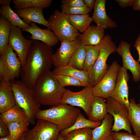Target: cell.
<instances>
[{
  "label": "cell",
  "mask_w": 140,
  "mask_h": 140,
  "mask_svg": "<svg viewBox=\"0 0 140 140\" xmlns=\"http://www.w3.org/2000/svg\"><path fill=\"white\" fill-rule=\"evenodd\" d=\"M33 41L21 71L22 82L31 89L37 80L53 65L51 47L41 41Z\"/></svg>",
  "instance_id": "obj_1"
},
{
  "label": "cell",
  "mask_w": 140,
  "mask_h": 140,
  "mask_svg": "<svg viewBox=\"0 0 140 140\" xmlns=\"http://www.w3.org/2000/svg\"><path fill=\"white\" fill-rule=\"evenodd\" d=\"M32 90L35 99L40 105L52 106L61 103L66 89L49 71L37 80Z\"/></svg>",
  "instance_id": "obj_2"
},
{
  "label": "cell",
  "mask_w": 140,
  "mask_h": 140,
  "mask_svg": "<svg viewBox=\"0 0 140 140\" xmlns=\"http://www.w3.org/2000/svg\"><path fill=\"white\" fill-rule=\"evenodd\" d=\"M80 112L78 108L61 103L48 109H40L36 118L46 120L58 126L61 131L72 126Z\"/></svg>",
  "instance_id": "obj_3"
},
{
  "label": "cell",
  "mask_w": 140,
  "mask_h": 140,
  "mask_svg": "<svg viewBox=\"0 0 140 140\" xmlns=\"http://www.w3.org/2000/svg\"><path fill=\"white\" fill-rule=\"evenodd\" d=\"M11 83L16 104L25 112L29 123L34 124L40 104L35 99L32 89L22 81H13Z\"/></svg>",
  "instance_id": "obj_4"
},
{
  "label": "cell",
  "mask_w": 140,
  "mask_h": 140,
  "mask_svg": "<svg viewBox=\"0 0 140 140\" xmlns=\"http://www.w3.org/2000/svg\"><path fill=\"white\" fill-rule=\"evenodd\" d=\"M100 51L98 58L88 73L90 84L93 87L96 85L107 71L109 66L107 60L111 53L117 52V47L111 37L107 34L100 44Z\"/></svg>",
  "instance_id": "obj_5"
},
{
  "label": "cell",
  "mask_w": 140,
  "mask_h": 140,
  "mask_svg": "<svg viewBox=\"0 0 140 140\" xmlns=\"http://www.w3.org/2000/svg\"><path fill=\"white\" fill-rule=\"evenodd\" d=\"M47 21L50 29L61 42L74 40L80 34L70 23L67 15L57 9L51 15Z\"/></svg>",
  "instance_id": "obj_6"
},
{
  "label": "cell",
  "mask_w": 140,
  "mask_h": 140,
  "mask_svg": "<svg viewBox=\"0 0 140 140\" xmlns=\"http://www.w3.org/2000/svg\"><path fill=\"white\" fill-rule=\"evenodd\" d=\"M108 113L113 118L111 131L118 132L124 130L132 134L131 125L129 119L128 108L112 98L106 99Z\"/></svg>",
  "instance_id": "obj_7"
},
{
  "label": "cell",
  "mask_w": 140,
  "mask_h": 140,
  "mask_svg": "<svg viewBox=\"0 0 140 140\" xmlns=\"http://www.w3.org/2000/svg\"><path fill=\"white\" fill-rule=\"evenodd\" d=\"M61 131L57 125L46 120L38 119L35 126L23 135V140H57Z\"/></svg>",
  "instance_id": "obj_8"
},
{
  "label": "cell",
  "mask_w": 140,
  "mask_h": 140,
  "mask_svg": "<svg viewBox=\"0 0 140 140\" xmlns=\"http://www.w3.org/2000/svg\"><path fill=\"white\" fill-rule=\"evenodd\" d=\"M93 87L90 85L77 92H74L66 89L61 103L80 107L83 109L88 116L91 110V102L94 96Z\"/></svg>",
  "instance_id": "obj_9"
},
{
  "label": "cell",
  "mask_w": 140,
  "mask_h": 140,
  "mask_svg": "<svg viewBox=\"0 0 140 140\" xmlns=\"http://www.w3.org/2000/svg\"><path fill=\"white\" fill-rule=\"evenodd\" d=\"M120 66L117 61L112 62L101 80L93 87L94 96L104 99L110 97L115 87Z\"/></svg>",
  "instance_id": "obj_10"
},
{
  "label": "cell",
  "mask_w": 140,
  "mask_h": 140,
  "mask_svg": "<svg viewBox=\"0 0 140 140\" xmlns=\"http://www.w3.org/2000/svg\"><path fill=\"white\" fill-rule=\"evenodd\" d=\"M22 31L20 28L11 25L8 43L17 54L22 67L25 64L28 52L33 41L25 38Z\"/></svg>",
  "instance_id": "obj_11"
},
{
  "label": "cell",
  "mask_w": 140,
  "mask_h": 140,
  "mask_svg": "<svg viewBox=\"0 0 140 140\" xmlns=\"http://www.w3.org/2000/svg\"><path fill=\"white\" fill-rule=\"evenodd\" d=\"M0 56L5 69L4 79L10 81L18 78L21 71V63L17 54L9 43Z\"/></svg>",
  "instance_id": "obj_12"
},
{
  "label": "cell",
  "mask_w": 140,
  "mask_h": 140,
  "mask_svg": "<svg viewBox=\"0 0 140 140\" xmlns=\"http://www.w3.org/2000/svg\"><path fill=\"white\" fill-rule=\"evenodd\" d=\"M127 70L120 66L114 89L110 97L120 102L128 108L129 104L128 82L129 79Z\"/></svg>",
  "instance_id": "obj_13"
},
{
  "label": "cell",
  "mask_w": 140,
  "mask_h": 140,
  "mask_svg": "<svg viewBox=\"0 0 140 140\" xmlns=\"http://www.w3.org/2000/svg\"><path fill=\"white\" fill-rule=\"evenodd\" d=\"M81 43L78 37L72 41L61 42L60 46L53 55V65L55 67H60L68 65L75 51Z\"/></svg>",
  "instance_id": "obj_14"
},
{
  "label": "cell",
  "mask_w": 140,
  "mask_h": 140,
  "mask_svg": "<svg viewBox=\"0 0 140 140\" xmlns=\"http://www.w3.org/2000/svg\"><path fill=\"white\" fill-rule=\"evenodd\" d=\"M130 46L127 41H122L117 47V52L122 57V66L130 71L134 81L137 82L140 80V64L132 57L130 51Z\"/></svg>",
  "instance_id": "obj_15"
},
{
  "label": "cell",
  "mask_w": 140,
  "mask_h": 140,
  "mask_svg": "<svg viewBox=\"0 0 140 140\" xmlns=\"http://www.w3.org/2000/svg\"><path fill=\"white\" fill-rule=\"evenodd\" d=\"M29 28L22 29V31L31 34L30 38L32 40L41 41L52 47L56 45L60 41L54 33L49 29H42L38 27L35 23H32Z\"/></svg>",
  "instance_id": "obj_16"
},
{
  "label": "cell",
  "mask_w": 140,
  "mask_h": 140,
  "mask_svg": "<svg viewBox=\"0 0 140 140\" xmlns=\"http://www.w3.org/2000/svg\"><path fill=\"white\" fill-rule=\"evenodd\" d=\"M106 0H96L92 18L96 25L105 29L116 27L117 25L107 14Z\"/></svg>",
  "instance_id": "obj_17"
},
{
  "label": "cell",
  "mask_w": 140,
  "mask_h": 140,
  "mask_svg": "<svg viewBox=\"0 0 140 140\" xmlns=\"http://www.w3.org/2000/svg\"><path fill=\"white\" fill-rule=\"evenodd\" d=\"M43 9L41 8H24L16 9V12L26 24L30 25L32 23H37L45 26L50 29L48 21L44 17Z\"/></svg>",
  "instance_id": "obj_18"
},
{
  "label": "cell",
  "mask_w": 140,
  "mask_h": 140,
  "mask_svg": "<svg viewBox=\"0 0 140 140\" xmlns=\"http://www.w3.org/2000/svg\"><path fill=\"white\" fill-rule=\"evenodd\" d=\"M16 105L11 82L4 79L0 84V113L1 114Z\"/></svg>",
  "instance_id": "obj_19"
},
{
  "label": "cell",
  "mask_w": 140,
  "mask_h": 140,
  "mask_svg": "<svg viewBox=\"0 0 140 140\" xmlns=\"http://www.w3.org/2000/svg\"><path fill=\"white\" fill-rule=\"evenodd\" d=\"M104 29L97 25L90 26L78 37L81 44L86 46H95L99 44L103 39Z\"/></svg>",
  "instance_id": "obj_20"
},
{
  "label": "cell",
  "mask_w": 140,
  "mask_h": 140,
  "mask_svg": "<svg viewBox=\"0 0 140 140\" xmlns=\"http://www.w3.org/2000/svg\"><path fill=\"white\" fill-rule=\"evenodd\" d=\"M91 110L88 119L95 122H101L108 114L104 99L93 96L90 103Z\"/></svg>",
  "instance_id": "obj_21"
},
{
  "label": "cell",
  "mask_w": 140,
  "mask_h": 140,
  "mask_svg": "<svg viewBox=\"0 0 140 140\" xmlns=\"http://www.w3.org/2000/svg\"><path fill=\"white\" fill-rule=\"evenodd\" d=\"M51 72L54 75H68L79 80L87 86L90 85L88 72L78 69L68 65L60 67H55Z\"/></svg>",
  "instance_id": "obj_22"
},
{
  "label": "cell",
  "mask_w": 140,
  "mask_h": 140,
  "mask_svg": "<svg viewBox=\"0 0 140 140\" xmlns=\"http://www.w3.org/2000/svg\"><path fill=\"white\" fill-rule=\"evenodd\" d=\"M113 118L108 113L101 124L92 130V140H104L111 135Z\"/></svg>",
  "instance_id": "obj_23"
},
{
  "label": "cell",
  "mask_w": 140,
  "mask_h": 140,
  "mask_svg": "<svg viewBox=\"0 0 140 140\" xmlns=\"http://www.w3.org/2000/svg\"><path fill=\"white\" fill-rule=\"evenodd\" d=\"M129 119L135 135L140 137V103H136L135 100H129L128 108Z\"/></svg>",
  "instance_id": "obj_24"
},
{
  "label": "cell",
  "mask_w": 140,
  "mask_h": 140,
  "mask_svg": "<svg viewBox=\"0 0 140 140\" xmlns=\"http://www.w3.org/2000/svg\"><path fill=\"white\" fill-rule=\"evenodd\" d=\"M0 13L2 16L7 19L11 23L12 26H15L23 29L29 28L30 25L25 23L15 12L10 6L1 5Z\"/></svg>",
  "instance_id": "obj_25"
},
{
  "label": "cell",
  "mask_w": 140,
  "mask_h": 140,
  "mask_svg": "<svg viewBox=\"0 0 140 140\" xmlns=\"http://www.w3.org/2000/svg\"><path fill=\"white\" fill-rule=\"evenodd\" d=\"M25 118H27L25 113L16 104L0 115V118L7 125L12 122Z\"/></svg>",
  "instance_id": "obj_26"
},
{
  "label": "cell",
  "mask_w": 140,
  "mask_h": 140,
  "mask_svg": "<svg viewBox=\"0 0 140 140\" xmlns=\"http://www.w3.org/2000/svg\"><path fill=\"white\" fill-rule=\"evenodd\" d=\"M70 23L79 32L83 33L90 26L93 21L88 14L79 15H67Z\"/></svg>",
  "instance_id": "obj_27"
},
{
  "label": "cell",
  "mask_w": 140,
  "mask_h": 140,
  "mask_svg": "<svg viewBox=\"0 0 140 140\" xmlns=\"http://www.w3.org/2000/svg\"><path fill=\"white\" fill-rule=\"evenodd\" d=\"M101 122H95L87 119L80 112L73 124L70 127L61 131L60 133L64 136L69 132L75 130L86 128L94 129L99 126Z\"/></svg>",
  "instance_id": "obj_28"
},
{
  "label": "cell",
  "mask_w": 140,
  "mask_h": 140,
  "mask_svg": "<svg viewBox=\"0 0 140 140\" xmlns=\"http://www.w3.org/2000/svg\"><path fill=\"white\" fill-rule=\"evenodd\" d=\"M52 0H13V3L16 9L24 8L44 9L51 5Z\"/></svg>",
  "instance_id": "obj_29"
},
{
  "label": "cell",
  "mask_w": 140,
  "mask_h": 140,
  "mask_svg": "<svg viewBox=\"0 0 140 140\" xmlns=\"http://www.w3.org/2000/svg\"><path fill=\"white\" fill-rule=\"evenodd\" d=\"M29 123L27 118L10 123L7 125L10 135L12 138L19 140L28 129Z\"/></svg>",
  "instance_id": "obj_30"
},
{
  "label": "cell",
  "mask_w": 140,
  "mask_h": 140,
  "mask_svg": "<svg viewBox=\"0 0 140 140\" xmlns=\"http://www.w3.org/2000/svg\"><path fill=\"white\" fill-rule=\"evenodd\" d=\"M86 57L83 70L89 72L99 56L100 44L93 46H85Z\"/></svg>",
  "instance_id": "obj_31"
},
{
  "label": "cell",
  "mask_w": 140,
  "mask_h": 140,
  "mask_svg": "<svg viewBox=\"0 0 140 140\" xmlns=\"http://www.w3.org/2000/svg\"><path fill=\"white\" fill-rule=\"evenodd\" d=\"M11 25L7 19L0 18V55H1L8 44Z\"/></svg>",
  "instance_id": "obj_32"
},
{
  "label": "cell",
  "mask_w": 140,
  "mask_h": 140,
  "mask_svg": "<svg viewBox=\"0 0 140 140\" xmlns=\"http://www.w3.org/2000/svg\"><path fill=\"white\" fill-rule=\"evenodd\" d=\"M86 57L85 46L81 43L72 55L68 65L83 70Z\"/></svg>",
  "instance_id": "obj_33"
},
{
  "label": "cell",
  "mask_w": 140,
  "mask_h": 140,
  "mask_svg": "<svg viewBox=\"0 0 140 140\" xmlns=\"http://www.w3.org/2000/svg\"><path fill=\"white\" fill-rule=\"evenodd\" d=\"M92 132L89 128L73 130L63 136L64 140H92Z\"/></svg>",
  "instance_id": "obj_34"
},
{
  "label": "cell",
  "mask_w": 140,
  "mask_h": 140,
  "mask_svg": "<svg viewBox=\"0 0 140 140\" xmlns=\"http://www.w3.org/2000/svg\"><path fill=\"white\" fill-rule=\"evenodd\" d=\"M54 75L60 85L63 87L69 86L85 87L88 86L79 80L68 75L63 74Z\"/></svg>",
  "instance_id": "obj_35"
},
{
  "label": "cell",
  "mask_w": 140,
  "mask_h": 140,
  "mask_svg": "<svg viewBox=\"0 0 140 140\" xmlns=\"http://www.w3.org/2000/svg\"><path fill=\"white\" fill-rule=\"evenodd\" d=\"M61 12L68 15H85L91 11V10L86 6L80 8H72L62 4Z\"/></svg>",
  "instance_id": "obj_36"
},
{
  "label": "cell",
  "mask_w": 140,
  "mask_h": 140,
  "mask_svg": "<svg viewBox=\"0 0 140 140\" xmlns=\"http://www.w3.org/2000/svg\"><path fill=\"white\" fill-rule=\"evenodd\" d=\"M111 135L114 140H140V137L128 132L111 131Z\"/></svg>",
  "instance_id": "obj_37"
},
{
  "label": "cell",
  "mask_w": 140,
  "mask_h": 140,
  "mask_svg": "<svg viewBox=\"0 0 140 140\" xmlns=\"http://www.w3.org/2000/svg\"><path fill=\"white\" fill-rule=\"evenodd\" d=\"M62 4L68 6L80 8L86 6L83 0H62Z\"/></svg>",
  "instance_id": "obj_38"
},
{
  "label": "cell",
  "mask_w": 140,
  "mask_h": 140,
  "mask_svg": "<svg viewBox=\"0 0 140 140\" xmlns=\"http://www.w3.org/2000/svg\"><path fill=\"white\" fill-rule=\"evenodd\" d=\"M10 135L7 125L0 118V137H2Z\"/></svg>",
  "instance_id": "obj_39"
},
{
  "label": "cell",
  "mask_w": 140,
  "mask_h": 140,
  "mask_svg": "<svg viewBox=\"0 0 140 140\" xmlns=\"http://www.w3.org/2000/svg\"><path fill=\"white\" fill-rule=\"evenodd\" d=\"M135 0H116V2L122 8L132 6Z\"/></svg>",
  "instance_id": "obj_40"
},
{
  "label": "cell",
  "mask_w": 140,
  "mask_h": 140,
  "mask_svg": "<svg viewBox=\"0 0 140 140\" xmlns=\"http://www.w3.org/2000/svg\"><path fill=\"white\" fill-rule=\"evenodd\" d=\"M134 46L137 50L138 54L139 57L138 61L140 62V33L135 41Z\"/></svg>",
  "instance_id": "obj_41"
},
{
  "label": "cell",
  "mask_w": 140,
  "mask_h": 140,
  "mask_svg": "<svg viewBox=\"0 0 140 140\" xmlns=\"http://www.w3.org/2000/svg\"><path fill=\"white\" fill-rule=\"evenodd\" d=\"M84 4L86 6L91 10L94 9L95 0H83Z\"/></svg>",
  "instance_id": "obj_42"
},
{
  "label": "cell",
  "mask_w": 140,
  "mask_h": 140,
  "mask_svg": "<svg viewBox=\"0 0 140 140\" xmlns=\"http://www.w3.org/2000/svg\"><path fill=\"white\" fill-rule=\"evenodd\" d=\"M5 69L4 67L2 60L0 59V80L3 79L5 76Z\"/></svg>",
  "instance_id": "obj_43"
},
{
  "label": "cell",
  "mask_w": 140,
  "mask_h": 140,
  "mask_svg": "<svg viewBox=\"0 0 140 140\" xmlns=\"http://www.w3.org/2000/svg\"><path fill=\"white\" fill-rule=\"evenodd\" d=\"M132 6V9L134 10L140 11V0H135Z\"/></svg>",
  "instance_id": "obj_44"
},
{
  "label": "cell",
  "mask_w": 140,
  "mask_h": 140,
  "mask_svg": "<svg viewBox=\"0 0 140 140\" xmlns=\"http://www.w3.org/2000/svg\"><path fill=\"white\" fill-rule=\"evenodd\" d=\"M11 2V0H0V4L1 5L5 6L10 5Z\"/></svg>",
  "instance_id": "obj_45"
},
{
  "label": "cell",
  "mask_w": 140,
  "mask_h": 140,
  "mask_svg": "<svg viewBox=\"0 0 140 140\" xmlns=\"http://www.w3.org/2000/svg\"><path fill=\"white\" fill-rule=\"evenodd\" d=\"M0 140H16L12 138L9 135L7 136L1 137Z\"/></svg>",
  "instance_id": "obj_46"
},
{
  "label": "cell",
  "mask_w": 140,
  "mask_h": 140,
  "mask_svg": "<svg viewBox=\"0 0 140 140\" xmlns=\"http://www.w3.org/2000/svg\"><path fill=\"white\" fill-rule=\"evenodd\" d=\"M57 140H64V136L60 133L58 136Z\"/></svg>",
  "instance_id": "obj_47"
},
{
  "label": "cell",
  "mask_w": 140,
  "mask_h": 140,
  "mask_svg": "<svg viewBox=\"0 0 140 140\" xmlns=\"http://www.w3.org/2000/svg\"><path fill=\"white\" fill-rule=\"evenodd\" d=\"M104 140H114L111 135Z\"/></svg>",
  "instance_id": "obj_48"
},
{
  "label": "cell",
  "mask_w": 140,
  "mask_h": 140,
  "mask_svg": "<svg viewBox=\"0 0 140 140\" xmlns=\"http://www.w3.org/2000/svg\"><path fill=\"white\" fill-rule=\"evenodd\" d=\"M19 140H23V136Z\"/></svg>",
  "instance_id": "obj_49"
},
{
  "label": "cell",
  "mask_w": 140,
  "mask_h": 140,
  "mask_svg": "<svg viewBox=\"0 0 140 140\" xmlns=\"http://www.w3.org/2000/svg\"><path fill=\"white\" fill-rule=\"evenodd\" d=\"M139 89H140V86H139ZM139 102L140 103V98H139Z\"/></svg>",
  "instance_id": "obj_50"
}]
</instances>
